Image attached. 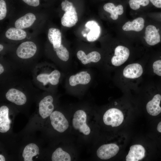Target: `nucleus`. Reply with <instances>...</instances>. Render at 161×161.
I'll return each instance as SVG.
<instances>
[{
    "instance_id": "obj_18",
    "label": "nucleus",
    "mask_w": 161,
    "mask_h": 161,
    "mask_svg": "<svg viewBox=\"0 0 161 161\" xmlns=\"http://www.w3.org/2000/svg\"><path fill=\"white\" fill-rule=\"evenodd\" d=\"M85 26L90 30L87 36V41L90 42L96 41L100 33V27L98 23L94 21H90L86 22Z\"/></svg>"
},
{
    "instance_id": "obj_7",
    "label": "nucleus",
    "mask_w": 161,
    "mask_h": 161,
    "mask_svg": "<svg viewBox=\"0 0 161 161\" xmlns=\"http://www.w3.org/2000/svg\"><path fill=\"white\" fill-rule=\"evenodd\" d=\"M119 150V147L115 144H104L98 149L97 155L101 159L108 160L115 156Z\"/></svg>"
},
{
    "instance_id": "obj_10",
    "label": "nucleus",
    "mask_w": 161,
    "mask_h": 161,
    "mask_svg": "<svg viewBox=\"0 0 161 161\" xmlns=\"http://www.w3.org/2000/svg\"><path fill=\"white\" fill-rule=\"evenodd\" d=\"M5 96L8 100L18 105H23L27 101V97L25 94L14 88L9 89L6 93Z\"/></svg>"
},
{
    "instance_id": "obj_24",
    "label": "nucleus",
    "mask_w": 161,
    "mask_h": 161,
    "mask_svg": "<svg viewBox=\"0 0 161 161\" xmlns=\"http://www.w3.org/2000/svg\"><path fill=\"white\" fill-rule=\"evenodd\" d=\"M5 35L8 39L17 41L25 38L27 36V33L22 29L16 27H11L6 31Z\"/></svg>"
},
{
    "instance_id": "obj_12",
    "label": "nucleus",
    "mask_w": 161,
    "mask_h": 161,
    "mask_svg": "<svg viewBox=\"0 0 161 161\" xmlns=\"http://www.w3.org/2000/svg\"><path fill=\"white\" fill-rule=\"evenodd\" d=\"M145 150L140 145L131 146L128 154L126 157V161H138L142 159L145 156Z\"/></svg>"
},
{
    "instance_id": "obj_20",
    "label": "nucleus",
    "mask_w": 161,
    "mask_h": 161,
    "mask_svg": "<svg viewBox=\"0 0 161 161\" xmlns=\"http://www.w3.org/2000/svg\"><path fill=\"white\" fill-rule=\"evenodd\" d=\"M144 23V20L143 18L138 17L132 21H129L126 22L123 26L122 29L125 31L139 32L143 28Z\"/></svg>"
},
{
    "instance_id": "obj_8",
    "label": "nucleus",
    "mask_w": 161,
    "mask_h": 161,
    "mask_svg": "<svg viewBox=\"0 0 161 161\" xmlns=\"http://www.w3.org/2000/svg\"><path fill=\"white\" fill-rule=\"evenodd\" d=\"M53 99L51 95H48L42 99L39 103V112L43 119L50 116L54 109Z\"/></svg>"
},
{
    "instance_id": "obj_6",
    "label": "nucleus",
    "mask_w": 161,
    "mask_h": 161,
    "mask_svg": "<svg viewBox=\"0 0 161 161\" xmlns=\"http://www.w3.org/2000/svg\"><path fill=\"white\" fill-rule=\"evenodd\" d=\"M37 50V47L33 42L27 41L21 44L17 48L16 53L19 58L28 59L33 57Z\"/></svg>"
},
{
    "instance_id": "obj_35",
    "label": "nucleus",
    "mask_w": 161,
    "mask_h": 161,
    "mask_svg": "<svg viewBox=\"0 0 161 161\" xmlns=\"http://www.w3.org/2000/svg\"><path fill=\"white\" fill-rule=\"evenodd\" d=\"M3 49V46L1 44H0V51H1Z\"/></svg>"
},
{
    "instance_id": "obj_23",
    "label": "nucleus",
    "mask_w": 161,
    "mask_h": 161,
    "mask_svg": "<svg viewBox=\"0 0 161 161\" xmlns=\"http://www.w3.org/2000/svg\"><path fill=\"white\" fill-rule=\"evenodd\" d=\"M103 9L111 14V18L114 20L117 19L119 15H121L124 12L123 7L121 4L116 6L112 3H108L103 6Z\"/></svg>"
},
{
    "instance_id": "obj_11",
    "label": "nucleus",
    "mask_w": 161,
    "mask_h": 161,
    "mask_svg": "<svg viewBox=\"0 0 161 161\" xmlns=\"http://www.w3.org/2000/svg\"><path fill=\"white\" fill-rule=\"evenodd\" d=\"M145 40L149 45L154 46L160 42V35L156 27L153 25L147 26L145 31Z\"/></svg>"
},
{
    "instance_id": "obj_14",
    "label": "nucleus",
    "mask_w": 161,
    "mask_h": 161,
    "mask_svg": "<svg viewBox=\"0 0 161 161\" xmlns=\"http://www.w3.org/2000/svg\"><path fill=\"white\" fill-rule=\"evenodd\" d=\"M11 121L9 117V109L5 106L0 108V132L5 133L10 128Z\"/></svg>"
},
{
    "instance_id": "obj_28",
    "label": "nucleus",
    "mask_w": 161,
    "mask_h": 161,
    "mask_svg": "<svg viewBox=\"0 0 161 161\" xmlns=\"http://www.w3.org/2000/svg\"><path fill=\"white\" fill-rule=\"evenodd\" d=\"M6 4L4 0H0V20L4 19L7 14Z\"/></svg>"
},
{
    "instance_id": "obj_26",
    "label": "nucleus",
    "mask_w": 161,
    "mask_h": 161,
    "mask_svg": "<svg viewBox=\"0 0 161 161\" xmlns=\"http://www.w3.org/2000/svg\"><path fill=\"white\" fill-rule=\"evenodd\" d=\"M58 57L61 60L64 61H67L69 58V53L67 49L61 44L58 48H53Z\"/></svg>"
},
{
    "instance_id": "obj_19",
    "label": "nucleus",
    "mask_w": 161,
    "mask_h": 161,
    "mask_svg": "<svg viewBox=\"0 0 161 161\" xmlns=\"http://www.w3.org/2000/svg\"><path fill=\"white\" fill-rule=\"evenodd\" d=\"M36 19V17L33 13H27L16 21L15 26L21 29L28 28L33 24Z\"/></svg>"
},
{
    "instance_id": "obj_32",
    "label": "nucleus",
    "mask_w": 161,
    "mask_h": 161,
    "mask_svg": "<svg viewBox=\"0 0 161 161\" xmlns=\"http://www.w3.org/2000/svg\"><path fill=\"white\" fill-rule=\"evenodd\" d=\"M157 130L158 132L161 133V121L158 124L157 126Z\"/></svg>"
},
{
    "instance_id": "obj_21",
    "label": "nucleus",
    "mask_w": 161,
    "mask_h": 161,
    "mask_svg": "<svg viewBox=\"0 0 161 161\" xmlns=\"http://www.w3.org/2000/svg\"><path fill=\"white\" fill-rule=\"evenodd\" d=\"M39 150L38 146L34 143H30L24 148L22 154L24 161H32L33 157L39 154Z\"/></svg>"
},
{
    "instance_id": "obj_22",
    "label": "nucleus",
    "mask_w": 161,
    "mask_h": 161,
    "mask_svg": "<svg viewBox=\"0 0 161 161\" xmlns=\"http://www.w3.org/2000/svg\"><path fill=\"white\" fill-rule=\"evenodd\" d=\"M48 37L53 48H58L60 46L61 44V34L59 29L50 28L48 30Z\"/></svg>"
},
{
    "instance_id": "obj_31",
    "label": "nucleus",
    "mask_w": 161,
    "mask_h": 161,
    "mask_svg": "<svg viewBox=\"0 0 161 161\" xmlns=\"http://www.w3.org/2000/svg\"><path fill=\"white\" fill-rule=\"evenodd\" d=\"M150 1L156 7L161 8V0H150Z\"/></svg>"
},
{
    "instance_id": "obj_25",
    "label": "nucleus",
    "mask_w": 161,
    "mask_h": 161,
    "mask_svg": "<svg viewBox=\"0 0 161 161\" xmlns=\"http://www.w3.org/2000/svg\"><path fill=\"white\" fill-rule=\"evenodd\" d=\"M52 161H70L71 157L69 153L63 151L61 148H58L52 154Z\"/></svg>"
},
{
    "instance_id": "obj_30",
    "label": "nucleus",
    "mask_w": 161,
    "mask_h": 161,
    "mask_svg": "<svg viewBox=\"0 0 161 161\" xmlns=\"http://www.w3.org/2000/svg\"><path fill=\"white\" fill-rule=\"evenodd\" d=\"M29 5L37 7L39 4V0H22Z\"/></svg>"
},
{
    "instance_id": "obj_17",
    "label": "nucleus",
    "mask_w": 161,
    "mask_h": 161,
    "mask_svg": "<svg viewBox=\"0 0 161 161\" xmlns=\"http://www.w3.org/2000/svg\"><path fill=\"white\" fill-rule=\"evenodd\" d=\"M77 56L83 64H86L91 62L96 63L101 59L100 54L95 51L92 52L86 55L83 51L79 50L77 52Z\"/></svg>"
},
{
    "instance_id": "obj_13",
    "label": "nucleus",
    "mask_w": 161,
    "mask_h": 161,
    "mask_svg": "<svg viewBox=\"0 0 161 161\" xmlns=\"http://www.w3.org/2000/svg\"><path fill=\"white\" fill-rule=\"evenodd\" d=\"M60 76V72L55 70L49 74L46 73L39 74L37 76V79L38 81L42 83L44 85H47L48 83L55 85L58 83Z\"/></svg>"
},
{
    "instance_id": "obj_33",
    "label": "nucleus",
    "mask_w": 161,
    "mask_h": 161,
    "mask_svg": "<svg viewBox=\"0 0 161 161\" xmlns=\"http://www.w3.org/2000/svg\"><path fill=\"white\" fill-rule=\"evenodd\" d=\"M4 71V67L1 64H0V74H2Z\"/></svg>"
},
{
    "instance_id": "obj_5",
    "label": "nucleus",
    "mask_w": 161,
    "mask_h": 161,
    "mask_svg": "<svg viewBox=\"0 0 161 161\" xmlns=\"http://www.w3.org/2000/svg\"><path fill=\"white\" fill-rule=\"evenodd\" d=\"M130 54V50L126 47L122 45L117 46L111 59L112 64L116 66L121 65L128 59Z\"/></svg>"
},
{
    "instance_id": "obj_27",
    "label": "nucleus",
    "mask_w": 161,
    "mask_h": 161,
    "mask_svg": "<svg viewBox=\"0 0 161 161\" xmlns=\"http://www.w3.org/2000/svg\"><path fill=\"white\" fill-rule=\"evenodd\" d=\"M150 0H129V3L130 8L133 10L139 9L141 6L145 7L148 5Z\"/></svg>"
},
{
    "instance_id": "obj_3",
    "label": "nucleus",
    "mask_w": 161,
    "mask_h": 161,
    "mask_svg": "<svg viewBox=\"0 0 161 161\" xmlns=\"http://www.w3.org/2000/svg\"><path fill=\"white\" fill-rule=\"evenodd\" d=\"M124 116L119 109L112 108L107 110L104 113L103 120L105 124L112 127L120 126L123 121Z\"/></svg>"
},
{
    "instance_id": "obj_34",
    "label": "nucleus",
    "mask_w": 161,
    "mask_h": 161,
    "mask_svg": "<svg viewBox=\"0 0 161 161\" xmlns=\"http://www.w3.org/2000/svg\"><path fill=\"white\" fill-rule=\"evenodd\" d=\"M5 160L4 157L2 154L0 155V161H5Z\"/></svg>"
},
{
    "instance_id": "obj_1",
    "label": "nucleus",
    "mask_w": 161,
    "mask_h": 161,
    "mask_svg": "<svg viewBox=\"0 0 161 161\" xmlns=\"http://www.w3.org/2000/svg\"><path fill=\"white\" fill-rule=\"evenodd\" d=\"M61 8L65 12L61 18V24L64 26L70 27L75 26L78 21L77 14L73 4L67 0L62 1Z\"/></svg>"
},
{
    "instance_id": "obj_15",
    "label": "nucleus",
    "mask_w": 161,
    "mask_h": 161,
    "mask_svg": "<svg viewBox=\"0 0 161 161\" xmlns=\"http://www.w3.org/2000/svg\"><path fill=\"white\" fill-rule=\"evenodd\" d=\"M161 95L159 94L155 95L153 98L147 104L146 109L148 113L152 116H156L161 112L160 104Z\"/></svg>"
},
{
    "instance_id": "obj_9",
    "label": "nucleus",
    "mask_w": 161,
    "mask_h": 161,
    "mask_svg": "<svg viewBox=\"0 0 161 161\" xmlns=\"http://www.w3.org/2000/svg\"><path fill=\"white\" fill-rule=\"evenodd\" d=\"M143 72L142 65L139 63H135L126 66L123 70V75L126 78L134 79L140 77Z\"/></svg>"
},
{
    "instance_id": "obj_4",
    "label": "nucleus",
    "mask_w": 161,
    "mask_h": 161,
    "mask_svg": "<svg viewBox=\"0 0 161 161\" xmlns=\"http://www.w3.org/2000/svg\"><path fill=\"white\" fill-rule=\"evenodd\" d=\"M52 126L54 129L60 133L65 131L68 128L69 123L61 112L55 111L50 116Z\"/></svg>"
},
{
    "instance_id": "obj_2",
    "label": "nucleus",
    "mask_w": 161,
    "mask_h": 161,
    "mask_svg": "<svg viewBox=\"0 0 161 161\" xmlns=\"http://www.w3.org/2000/svg\"><path fill=\"white\" fill-rule=\"evenodd\" d=\"M87 115L86 113L82 110L76 111L74 114L72 120L73 127L84 134L87 135L90 133V129L86 123Z\"/></svg>"
},
{
    "instance_id": "obj_29",
    "label": "nucleus",
    "mask_w": 161,
    "mask_h": 161,
    "mask_svg": "<svg viewBox=\"0 0 161 161\" xmlns=\"http://www.w3.org/2000/svg\"><path fill=\"white\" fill-rule=\"evenodd\" d=\"M154 72L157 75L161 76V60L154 61L153 64Z\"/></svg>"
},
{
    "instance_id": "obj_16",
    "label": "nucleus",
    "mask_w": 161,
    "mask_h": 161,
    "mask_svg": "<svg viewBox=\"0 0 161 161\" xmlns=\"http://www.w3.org/2000/svg\"><path fill=\"white\" fill-rule=\"evenodd\" d=\"M91 79L90 75L87 71H81L71 76L69 82L71 86H74L79 84H86L90 82Z\"/></svg>"
}]
</instances>
